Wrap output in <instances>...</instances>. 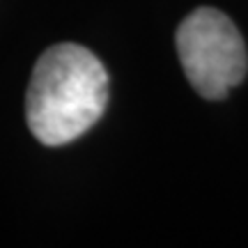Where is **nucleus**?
Listing matches in <instances>:
<instances>
[{
	"label": "nucleus",
	"mask_w": 248,
	"mask_h": 248,
	"mask_svg": "<svg viewBox=\"0 0 248 248\" xmlns=\"http://www.w3.org/2000/svg\"><path fill=\"white\" fill-rule=\"evenodd\" d=\"M108 106V74L80 44H55L39 55L26 92V122L46 147L88 133Z\"/></svg>",
	"instance_id": "f257e3e1"
},
{
	"label": "nucleus",
	"mask_w": 248,
	"mask_h": 248,
	"mask_svg": "<svg viewBox=\"0 0 248 248\" xmlns=\"http://www.w3.org/2000/svg\"><path fill=\"white\" fill-rule=\"evenodd\" d=\"M175 42L186 78L200 97H228L246 76L248 58L241 32L218 9L191 12L179 23Z\"/></svg>",
	"instance_id": "f03ea898"
}]
</instances>
